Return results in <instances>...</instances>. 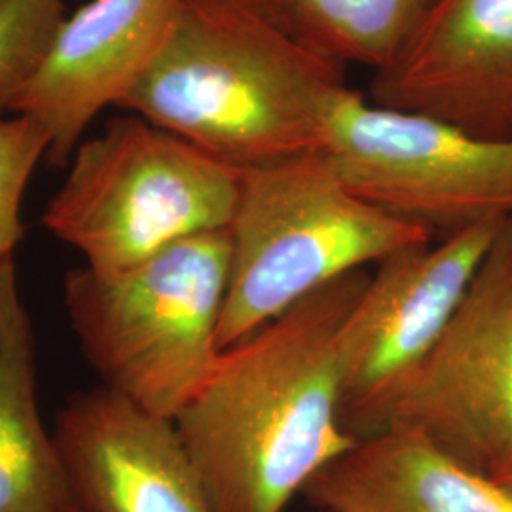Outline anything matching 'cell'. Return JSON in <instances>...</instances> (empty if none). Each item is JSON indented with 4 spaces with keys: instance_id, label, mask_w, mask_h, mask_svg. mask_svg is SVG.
<instances>
[{
    "instance_id": "obj_14",
    "label": "cell",
    "mask_w": 512,
    "mask_h": 512,
    "mask_svg": "<svg viewBox=\"0 0 512 512\" xmlns=\"http://www.w3.org/2000/svg\"><path fill=\"white\" fill-rule=\"evenodd\" d=\"M311 50L374 73L403 54L439 0H260Z\"/></svg>"
},
{
    "instance_id": "obj_12",
    "label": "cell",
    "mask_w": 512,
    "mask_h": 512,
    "mask_svg": "<svg viewBox=\"0 0 512 512\" xmlns=\"http://www.w3.org/2000/svg\"><path fill=\"white\" fill-rule=\"evenodd\" d=\"M302 495L317 512H512V495L492 476L403 427L357 442Z\"/></svg>"
},
{
    "instance_id": "obj_13",
    "label": "cell",
    "mask_w": 512,
    "mask_h": 512,
    "mask_svg": "<svg viewBox=\"0 0 512 512\" xmlns=\"http://www.w3.org/2000/svg\"><path fill=\"white\" fill-rule=\"evenodd\" d=\"M0 512H80L40 420L35 330L14 260L0 262Z\"/></svg>"
},
{
    "instance_id": "obj_3",
    "label": "cell",
    "mask_w": 512,
    "mask_h": 512,
    "mask_svg": "<svg viewBox=\"0 0 512 512\" xmlns=\"http://www.w3.org/2000/svg\"><path fill=\"white\" fill-rule=\"evenodd\" d=\"M220 351L344 275L435 238L355 196L323 152L241 171Z\"/></svg>"
},
{
    "instance_id": "obj_6",
    "label": "cell",
    "mask_w": 512,
    "mask_h": 512,
    "mask_svg": "<svg viewBox=\"0 0 512 512\" xmlns=\"http://www.w3.org/2000/svg\"><path fill=\"white\" fill-rule=\"evenodd\" d=\"M319 152L355 196L435 239L512 219V141L382 107L344 86L325 112Z\"/></svg>"
},
{
    "instance_id": "obj_11",
    "label": "cell",
    "mask_w": 512,
    "mask_h": 512,
    "mask_svg": "<svg viewBox=\"0 0 512 512\" xmlns=\"http://www.w3.org/2000/svg\"><path fill=\"white\" fill-rule=\"evenodd\" d=\"M179 0H90L55 31L12 112L50 135L46 164L65 169L99 112L124 99L162 50Z\"/></svg>"
},
{
    "instance_id": "obj_16",
    "label": "cell",
    "mask_w": 512,
    "mask_h": 512,
    "mask_svg": "<svg viewBox=\"0 0 512 512\" xmlns=\"http://www.w3.org/2000/svg\"><path fill=\"white\" fill-rule=\"evenodd\" d=\"M48 148L50 135L33 118L0 120V262L14 260L25 238L23 194Z\"/></svg>"
},
{
    "instance_id": "obj_8",
    "label": "cell",
    "mask_w": 512,
    "mask_h": 512,
    "mask_svg": "<svg viewBox=\"0 0 512 512\" xmlns=\"http://www.w3.org/2000/svg\"><path fill=\"white\" fill-rule=\"evenodd\" d=\"M389 427L418 433L482 475L495 478L512 467V219L499 228L437 348L393 406Z\"/></svg>"
},
{
    "instance_id": "obj_9",
    "label": "cell",
    "mask_w": 512,
    "mask_h": 512,
    "mask_svg": "<svg viewBox=\"0 0 512 512\" xmlns=\"http://www.w3.org/2000/svg\"><path fill=\"white\" fill-rule=\"evenodd\" d=\"M370 101L488 141H512V0H439Z\"/></svg>"
},
{
    "instance_id": "obj_10",
    "label": "cell",
    "mask_w": 512,
    "mask_h": 512,
    "mask_svg": "<svg viewBox=\"0 0 512 512\" xmlns=\"http://www.w3.org/2000/svg\"><path fill=\"white\" fill-rule=\"evenodd\" d=\"M52 435L80 512H215L175 421L107 387L71 395Z\"/></svg>"
},
{
    "instance_id": "obj_1",
    "label": "cell",
    "mask_w": 512,
    "mask_h": 512,
    "mask_svg": "<svg viewBox=\"0 0 512 512\" xmlns=\"http://www.w3.org/2000/svg\"><path fill=\"white\" fill-rule=\"evenodd\" d=\"M365 270L220 351L175 418L215 512H287L357 440L342 425L340 348Z\"/></svg>"
},
{
    "instance_id": "obj_4",
    "label": "cell",
    "mask_w": 512,
    "mask_h": 512,
    "mask_svg": "<svg viewBox=\"0 0 512 512\" xmlns=\"http://www.w3.org/2000/svg\"><path fill=\"white\" fill-rule=\"evenodd\" d=\"M228 230L183 239L120 274L63 277L80 351L103 387L175 420L219 359Z\"/></svg>"
},
{
    "instance_id": "obj_15",
    "label": "cell",
    "mask_w": 512,
    "mask_h": 512,
    "mask_svg": "<svg viewBox=\"0 0 512 512\" xmlns=\"http://www.w3.org/2000/svg\"><path fill=\"white\" fill-rule=\"evenodd\" d=\"M65 12V0H0V120L37 74Z\"/></svg>"
},
{
    "instance_id": "obj_17",
    "label": "cell",
    "mask_w": 512,
    "mask_h": 512,
    "mask_svg": "<svg viewBox=\"0 0 512 512\" xmlns=\"http://www.w3.org/2000/svg\"><path fill=\"white\" fill-rule=\"evenodd\" d=\"M494 480L495 482H499V484L512 495V467H509L505 473L495 476Z\"/></svg>"
},
{
    "instance_id": "obj_2",
    "label": "cell",
    "mask_w": 512,
    "mask_h": 512,
    "mask_svg": "<svg viewBox=\"0 0 512 512\" xmlns=\"http://www.w3.org/2000/svg\"><path fill=\"white\" fill-rule=\"evenodd\" d=\"M346 67L287 33L260 0H179L171 31L118 103L251 169L321 148Z\"/></svg>"
},
{
    "instance_id": "obj_7",
    "label": "cell",
    "mask_w": 512,
    "mask_h": 512,
    "mask_svg": "<svg viewBox=\"0 0 512 512\" xmlns=\"http://www.w3.org/2000/svg\"><path fill=\"white\" fill-rule=\"evenodd\" d=\"M503 222L404 249L368 277L340 348V416L357 442L387 429L393 406L437 348Z\"/></svg>"
},
{
    "instance_id": "obj_5",
    "label": "cell",
    "mask_w": 512,
    "mask_h": 512,
    "mask_svg": "<svg viewBox=\"0 0 512 512\" xmlns=\"http://www.w3.org/2000/svg\"><path fill=\"white\" fill-rule=\"evenodd\" d=\"M241 171L145 118L114 116L80 143L42 226L99 274H120L183 239L226 230Z\"/></svg>"
}]
</instances>
